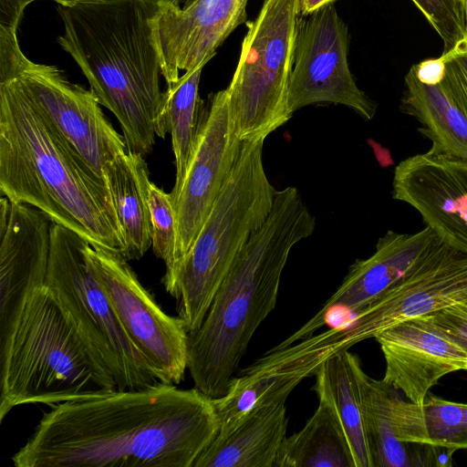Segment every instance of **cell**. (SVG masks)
<instances>
[{
	"label": "cell",
	"instance_id": "6da1fadb",
	"mask_svg": "<svg viewBox=\"0 0 467 467\" xmlns=\"http://www.w3.org/2000/svg\"><path fill=\"white\" fill-rule=\"evenodd\" d=\"M219 432L211 398L159 383L52 406L16 467H193Z\"/></svg>",
	"mask_w": 467,
	"mask_h": 467
},
{
	"label": "cell",
	"instance_id": "7a4b0ae2",
	"mask_svg": "<svg viewBox=\"0 0 467 467\" xmlns=\"http://www.w3.org/2000/svg\"><path fill=\"white\" fill-rule=\"evenodd\" d=\"M0 192L30 204L93 247L122 255L124 239L103 179L0 73Z\"/></svg>",
	"mask_w": 467,
	"mask_h": 467
},
{
	"label": "cell",
	"instance_id": "3957f363",
	"mask_svg": "<svg viewBox=\"0 0 467 467\" xmlns=\"http://www.w3.org/2000/svg\"><path fill=\"white\" fill-rule=\"evenodd\" d=\"M149 0L58 5L64 33L58 45L76 61L100 105L119 122L127 150L151 152L169 133L160 87L161 67Z\"/></svg>",
	"mask_w": 467,
	"mask_h": 467
},
{
	"label": "cell",
	"instance_id": "277c9868",
	"mask_svg": "<svg viewBox=\"0 0 467 467\" xmlns=\"http://www.w3.org/2000/svg\"><path fill=\"white\" fill-rule=\"evenodd\" d=\"M315 228L298 190H276L268 217L239 251L201 326L188 334V370L207 397L226 392L254 332L275 306L292 248Z\"/></svg>",
	"mask_w": 467,
	"mask_h": 467
},
{
	"label": "cell",
	"instance_id": "5b68a950",
	"mask_svg": "<svg viewBox=\"0 0 467 467\" xmlns=\"http://www.w3.org/2000/svg\"><path fill=\"white\" fill-rule=\"evenodd\" d=\"M117 389L52 290L37 287L0 355V422L19 405L55 406Z\"/></svg>",
	"mask_w": 467,
	"mask_h": 467
},
{
	"label": "cell",
	"instance_id": "8992f818",
	"mask_svg": "<svg viewBox=\"0 0 467 467\" xmlns=\"http://www.w3.org/2000/svg\"><path fill=\"white\" fill-rule=\"evenodd\" d=\"M264 140L243 141L240 154L170 295L188 332L201 324L239 251L268 217L275 194L263 163Z\"/></svg>",
	"mask_w": 467,
	"mask_h": 467
},
{
	"label": "cell",
	"instance_id": "52a82bcc",
	"mask_svg": "<svg viewBox=\"0 0 467 467\" xmlns=\"http://www.w3.org/2000/svg\"><path fill=\"white\" fill-rule=\"evenodd\" d=\"M467 302V254L442 241L424 253L388 290L347 325L311 335L291 347L293 358L316 372L326 359L409 319Z\"/></svg>",
	"mask_w": 467,
	"mask_h": 467
},
{
	"label": "cell",
	"instance_id": "ba28073f",
	"mask_svg": "<svg viewBox=\"0 0 467 467\" xmlns=\"http://www.w3.org/2000/svg\"><path fill=\"white\" fill-rule=\"evenodd\" d=\"M298 16V0H265L256 18L246 23L240 58L225 88L242 141H265L293 116L288 86Z\"/></svg>",
	"mask_w": 467,
	"mask_h": 467
},
{
	"label": "cell",
	"instance_id": "9c48e42d",
	"mask_svg": "<svg viewBox=\"0 0 467 467\" xmlns=\"http://www.w3.org/2000/svg\"><path fill=\"white\" fill-rule=\"evenodd\" d=\"M88 241L52 223L45 285L69 320L109 368L118 390H137L161 383L123 330L87 255Z\"/></svg>",
	"mask_w": 467,
	"mask_h": 467
},
{
	"label": "cell",
	"instance_id": "30bf717a",
	"mask_svg": "<svg viewBox=\"0 0 467 467\" xmlns=\"http://www.w3.org/2000/svg\"><path fill=\"white\" fill-rule=\"evenodd\" d=\"M16 30L0 26V73L17 81L50 125L104 180L105 164L127 150L123 136L115 130L90 88L69 81L56 66L27 58Z\"/></svg>",
	"mask_w": 467,
	"mask_h": 467
},
{
	"label": "cell",
	"instance_id": "8fae6325",
	"mask_svg": "<svg viewBox=\"0 0 467 467\" xmlns=\"http://www.w3.org/2000/svg\"><path fill=\"white\" fill-rule=\"evenodd\" d=\"M89 264L128 338L161 383L177 385L188 369V330L166 314L119 254L88 244Z\"/></svg>",
	"mask_w": 467,
	"mask_h": 467
},
{
	"label": "cell",
	"instance_id": "7c38bea8",
	"mask_svg": "<svg viewBox=\"0 0 467 467\" xmlns=\"http://www.w3.org/2000/svg\"><path fill=\"white\" fill-rule=\"evenodd\" d=\"M348 26L329 4L297 18L288 86L291 111L316 103L344 105L365 120L377 106L356 84L348 61Z\"/></svg>",
	"mask_w": 467,
	"mask_h": 467
},
{
	"label": "cell",
	"instance_id": "4fadbf2b",
	"mask_svg": "<svg viewBox=\"0 0 467 467\" xmlns=\"http://www.w3.org/2000/svg\"><path fill=\"white\" fill-rule=\"evenodd\" d=\"M242 144L234 130L225 89L211 94L208 104L202 107L186 175L171 198L177 223V269L228 180Z\"/></svg>",
	"mask_w": 467,
	"mask_h": 467
},
{
	"label": "cell",
	"instance_id": "5bb4252c",
	"mask_svg": "<svg viewBox=\"0 0 467 467\" xmlns=\"http://www.w3.org/2000/svg\"><path fill=\"white\" fill-rule=\"evenodd\" d=\"M51 220L37 208L0 199V355L32 293L45 285Z\"/></svg>",
	"mask_w": 467,
	"mask_h": 467
},
{
	"label": "cell",
	"instance_id": "9a60e30c",
	"mask_svg": "<svg viewBox=\"0 0 467 467\" xmlns=\"http://www.w3.org/2000/svg\"><path fill=\"white\" fill-rule=\"evenodd\" d=\"M392 196L415 209L426 226L467 254V161L431 150L395 168Z\"/></svg>",
	"mask_w": 467,
	"mask_h": 467
},
{
	"label": "cell",
	"instance_id": "2e32d148",
	"mask_svg": "<svg viewBox=\"0 0 467 467\" xmlns=\"http://www.w3.org/2000/svg\"><path fill=\"white\" fill-rule=\"evenodd\" d=\"M248 0H187L160 7L152 18L153 38L166 84L206 65L230 34L246 22Z\"/></svg>",
	"mask_w": 467,
	"mask_h": 467
},
{
	"label": "cell",
	"instance_id": "e0dca14e",
	"mask_svg": "<svg viewBox=\"0 0 467 467\" xmlns=\"http://www.w3.org/2000/svg\"><path fill=\"white\" fill-rule=\"evenodd\" d=\"M375 338L385 359L383 379L419 405L443 376L467 370V353L427 315L400 322Z\"/></svg>",
	"mask_w": 467,
	"mask_h": 467
},
{
	"label": "cell",
	"instance_id": "ac0fdd59",
	"mask_svg": "<svg viewBox=\"0 0 467 467\" xmlns=\"http://www.w3.org/2000/svg\"><path fill=\"white\" fill-rule=\"evenodd\" d=\"M438 239L426 225L415 234L389 230L379 238L372 255L350 265L341 285L322 308L274 348H284L313 335L326 324L328 313L335 308L354 314L359 311L393 285Z\"/></svg>",
	"mask_w": 467,
	"mask_h": 467
},
{
	"label": "cell",
	"instance_id": "d6986e66",
	"mask_svg": "<svg viewBox=\"0 0 467 467\" xmlns=\"http://www.w3.org/2000/svg\"><path fill=\"white\" fill-rule=\"evenodd\" d=\"M363 413L373 467L436 466L423 405L404 400L393 385L367 375Z\"/></svg>",
	"mask_w": 467,
	"mask_h": 467
},
{
	"label": "cell",
	"instance_id": "ffe728a7",
	"mask_svg": "<svg viewBox=\"0 0 467 467\" xmlns=\"http://www.w3.org/2000/svg\"><path fill=\"white\" fill-rule=\"evenodd\" d=\"M286 399L265 403L201 453L193 467H275L286 437Z\"/></svg>",
	"mask_w": 467,
	"mask_h": 467
},
{
	"label": "cell",
	"instance_id": "44dd1931",
	"mask_svg": "<svg viewBox=\"0 0 467 467\" xmlns=\"http://www.w3.org/2000/svg\"><path fill=\"white\" fill-rule=\"evenodd\" d=\"M313 389L335 413L348 441L355 467H373L363 413L367 374L354 353L344 350L318 367Z\"/></svg>",
	"mask_w": 467,
	"mask_h": 467
},
{
	"label": "cell",
	"instance_id": "7402d4cb",
	"mask_svg": "<svg viewBox=\"0 0 467 467\" xmlns=\"http://www.w3.org/2000/svg\"><path fill=\"white\" fill-rule=\"evenodd\" d=\"M143 156L126 150L103 167V178L124 239L122 256L127 261L141 258L151 246L148 202L150 180Z\"/></svg>",
	"mask_w": 467,
	"mask_h": 467
},
{
	"label": "cell",
	"instance_id": "603a6c76",
	"mask_svg": "<svg viewBox=\"0 0 467 467\" xmlns=\"http://www.w3.org/2000/svg\"><path fill=\"white\" fill-rule=\"evenodd\" d=\"M400 110L420 122L419 131L432 142L430 150L467 161V109L443 80L423 84L410 67L405 76Z\"/></svg>",
	"mask_w": 467,
	"mask_h": 467
},
{
	"label": "cell",
	"instance_id": "cb8c5ba5",
	"mask_svg": "<svg viewBox=\"0 0 467 467\" xmlns=\"http://www.w3.org/2000/svg\"><path fill=\"white\" fill-rule=\"evenodd\" d=\"M275 467H355L344 431L327 405L319 401L305 426L285 437Z\"/></svg>",
	"mask_w": 467,
	"mask_h": 467
},
{
	"label": "cell",
	"instance_id": "d4e9b609",
	"mask_svg": "<svg viewBox=\"0 0 467 467\" xmlns=\"http://www.w3.org/2000/svg\"><path fill=\"white\" fill-rule=\"evenodd\" d=\"M201 65L184 72L163 91V112L175 160L176 176L171 197L176 195L191 162L199 130L203 102L199 98Z\"/></svg>",
	"mask_w": 467,
	"mask_h": 467
},
{
	"label": "cell",
	"instance_id": "484cf974",
	"mask_svg": "<svg viewBox=\"0 0 467 467\" xmlns=\"http://www.w3.org/2000/svg\"><path fill=\"white\" fill-rule=\"evenodd\" d=\"M303 380L285 372L241 373L233 378L226 392L212 399L218 418L219 432L223 436L257 407L279 399H287Z\"/></svg>",
	"mask_w": 467,
	"mask_h": 467
},
{
	"label": "cell",
	"instance_id": "4316f807",
	"mask_svg": "<svg viewBox=\"0 0 467 467\" xmlns=\"http://www.w3.org/2000/svg\"><path fill=\"white\" fill-rule=\"evenodd\" d=\"M148 202L151 224V247L155 255L165 265V274L161 282L169 293L178 265L175 211L171 194L151 181L148 189Z\"/></svg>",
	"mask_w": 467,
	"mask_h": 467
},
{
	"label": "cell",
	"instance_id": "83f0119b",
	"mask_svg": "<svg viewBox=\"0 0 467 467\" xmlns=\"http://www.w3.org/2000/svg\"><path fill=\"white\" fill-rule=\"evenodd\" d=\"M423 411L431 445L467 450V404L429 393Z\"/></svg>",
	"mask_w": 467,
	"mask_h": 467
},
{
	"label": "cell",
	"instance_id": "f1b7e54d",
	"mask_svg": "<svg viewBox=\"0 0 467 467\" xmlns=\"http://www.w3.org/2000/svg\"><path fill=\"white\" fill-rule=\"evenodd\" d=\"M443 42V52L451 50L467 36V24L461 0H411Z\"/></svg>",
	"mask_w": 467,
	"mask_h": 467
},
{
	"label": "cell",
	"instance_id": "f546056e",
	"mask_svg": "<svg viewBox=\"0 0 467 467\" xmlns=\"http://www.w3.org/2000/svg\"><path fill=\"white\" fill-rule=\"evenodd\" d=\"M446 63L443 81L467 109V36L451 50L442 53Z\"/></svg>",
	"mask_w": 467,
	"mask_h": 467
},
{
	"label": "cell",
	"instance_id": "4dcf8cb0",
	"mask_svg": "<svg viewBox=\"0 0 467 467\" xmlns=\"http://www.w3.org/2000/svg\"><path fill=\"white\" fill-rule=\"evenodd\" d=\"M427 316L467 353V302Z\"/></svg>",
	"mask_w": 467,
	"mask_h": 467
},
{
	"label": "cell",
	"instance_id": "1f68e13d",
	"mask_svg": "<svg viewBox=\"0 0 467 467\" xmlns=\"http://www.w3.org/2000/svg\"><path fill=\"white\" fill-rule=\"evenodd\" d=\"M36 0H0V26L17 28L27 5ZM61 5H75L105 0H51Z\"/></svg>",
	"mask_w": 467,
	"mask_h": 467
},
{
	"label": "cell",
	"instance_id": "d6a6232c",
	"mask_svg": "<svg viewBox=\"0 0 467 467\" xmlns=\"http://www.w3.org/2000/svg\"><path fill=\"white\" fill-rule=\"evenodd\" d=\"M411 67L417 79L426 85H437L445 77L446 63L442 56L423 60Z\"/></svg>",
	"mask_w": 467,
	"mask_h": 467
},
{
	"label": "cell",
	"instance_id": "836d02e7",
	"mask_svg": "<svg viewBox=\"0 0 467 467\" xmlns=\"http://www.w3.org/2000/svg\"><path fill=\"white\" fill-rule=\"evenodd\" d=\"M335 0H298L299 15L307 16L329 4Z\"/></svg>",
	"mask_w": 467,
	"mask_h": 467
},
{
	"label": "cell",
	"instance_id": "e575fe53",
	"mask_svg": "<svg viewBox=\"0 0 467 467\" xmlns=\"http://www.w3.org/2000/svg\"><path fill=\"white\" fill-rule=\"evenodd\" d=\"M159 7H181L187 0H149Z\"/></svg>",
	"mask_w": 467,
	"mask_h": 467
},
{
	"label": "cell",
	"instance_id": "d590c367",
	"mask_svg": "<svg viewBox=\"0 0 467 467\" xmlns=\"http://www.w3.org/2000/svg\"><path fill=\"white\" fill-rule=\"evenodd\" d=\"M463 5L465 17H466V24H467V0H461Z\"/></svg>",
	"mask_w": 467,
	"mask_h": 467
}]
</instances>
